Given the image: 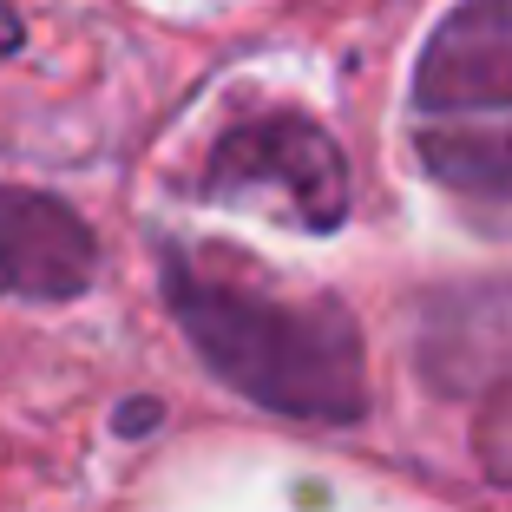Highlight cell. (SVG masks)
I'll return each mask as SVG.
<instances>
[{
	"instance_id": "cell-4",
	"label": "cell",
	"mask_w": 512,
	"mask_h": 512,
	"mask_svg": "<svg viewBox=\"0 0 512 512\" xmlns=\"http://www.w3.org/2000/svg\"><path fill=\"white\" fill-rule=\"evenodd\" d=\"M99 276L92 224L53 191L0 178V296L20 302H73Z\"/></svg>"
},
{
	"instance_id": "cell-7",
	"label": "cell",
	"mask_w": 512,
	"mask_h": 512,
	"mask_svg": "<svg viewBox=\"0 0 512 512\" xmlns=\"http://www.w3.org/2000/svg\"><path fill=\"white\" fill-rule=\"evenodd\" d=\"M145 427H158V401H132L119 414V434H145Z\"/></svg>"
},
{
	"instance_id": "cell-6",
	"label": "cell",
	"mask_w": 512,
	"mask_h": 512,
	"mask_svg": "<svg viewBox=\"0 0 512 512\" xmlns=\"http://www.w3.org/2000/svg\"><path fill=\"white\" fill-rule=\"evenodd\" d=\"M20 46H27V27H20V14L0 0V60H7V53H20Z\"/></svg>"
},
{
	"instance_id": "cell-2",
	"label": "cell",
	"mask_w": 512,
	"mask_h": 512,
	"mask_svg": "<svg viewBox=\"0 0 512 512\" xmlns=\"http://www.w3.org/2000/svg\"><path fill=\"white\" fill-rule=\"evenodd\" d=\"M204 197L224 204H270L283 224L296 230H342L355 184H348V158L316 119L302 112H270V119H243L211 145L204 165Z\"/></svg>"
},
{
	"instance_id": "cell-1",
	"label": "cell",
	"mask_w": 512,
	"mask_h": 512,
	"mask_svg": "<svg viewBox=\"0 0 512 512\" xmlns=\"http://www.w3.org/2000/svg\"><path fill=\"white\" fill-rule=\"evenodd\" d=\"M165 309L230 394L309 427H355L368 414V348L335 296H283L230 256L165 243Z\"/></svg>"
},
{
	"instance_id": "cell-5",
	"label": "cell",
	"mask_w": 512,
	"mask_h": 512,
	"mask_svg": "<svg viewBox=\"0 0 512 512\" xmlns=\"http://www.w3.org/2000/svg\"><path fill=\"white\" fill-rule=\"evenodd\" d=\"M414 151L447 191L512 204V119H440L414 138Z\"/></svg>"
},
{
	"instance_id": "cell-3",
	"label": "cell",
	"mask_w": 512,
	"mask_h": 512,
	"mask_svg": "<svg viewBox=\"0 0 512 512\" xmlns=\"http://www.w3.org/2000/svg\"><path fill=\"white\" fill-rule=\"evenodd\" d=\"M512 106V0H460L421 46L414 112L421 119H480Z\"/></svg>"
}]
</instances>
